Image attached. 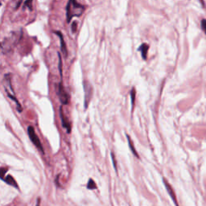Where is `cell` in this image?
<instances>
[{
    "instance_id": "1",
    "label": "cell",
    "mask_w": 206,
    "mask_h": 206,
    "mask_svg": "<svg viewBox=\"0 0 206 206\" xmlns=\"http://www.w3.org/2000/svg\"><path fill=\"white\" fill-rule=\"evenodd\" d=\"M85 11V7L80 4L76 0H69L66 7V18L68 23L71 21L73 17L81 16Z\"/></svg>"
},
{
    "instance_id": "2",
    "label": "cell",
    "mask_w": 206,
    "mask_h": 206,
    "mask_svg": "<svg viewBox=\"0 0 206 206\" xmlns=\"http://www.w3.org/2000/svg\"><path fill=\"white\" fill-rule=\"evenodd\" d=\"M27 132H28V136L29 138H30V139H31V141L33 143L34 145H35L37 148L40 150V151L42 153H43L44 151H43V146H42V144H41V142L40 140V139H39L38 135L36 134V131H35L34 127H32V126H29L28 128H27Z\"/></svg>"
},
{
    "instance_id": "3",
    "label": "cell",
    "mask_w": 206,
    "mask_h": 206,
    "mask_svg": "<svg viewBox=\"0 0 206 206\" xmlns=\"http://www.w3.org/2000/svg\"><path fill=\"white\" fill-rule=\"evenodd\" d=\"M57 95L58 97H59V98H60V102L62 103L63 105H67L68 103H69V97L68 94L65 90V88L63 86L62 82H60V84H59V85H58Z\"/></svg>"
},
{
    "instance_id": "4",
    "label": "cell",
    "mask_w": 206,
    "mask_h": 206,
    "mask_svg": "<svg viewBox=\"0 0 206 206\" xmlns=\"http://www.w3.org/2000/svg\"><path fill=\"white\" fill-rule=\"evenodd\" d=\"M163 183H164V185H165L166 189H167V191H168V194L171 196V198L172 199L173 202L175 203V205L178 206L177 201H176V198H175V192H174V191H173V188H172V186H171V185L168 184V182L165 180V179H163Z\"/></svg>"
},
{
    "instance_id": "5",
    "label": "cell",
    "mask_w": 206,
    "mask_h": 206,
    "mask_svg": "<svg viewBox=\"0 0 206 206\" xmlns=\"http://www.w3.org/2000/svg\"><path fill=\"white\" fill-rule=\"evenodd\" d=\"M60 118H61V122H62L63 127L67 130L68 133H70V131H71V126H70L69 122L68 121L66 117H65V114H64V113H63L62 107L60 108Z\"/></svg>"
},
{
    "instance_id": "6",
    "label": "cell",
    "mask_w": 206,
    "mask_h": 206,
    "mask_svg": "<svg viewBox=\"0 0 206 206\" xmlns=\"http://www.w3.org/2000/svg\"><path fill=\"white\" fill-rule=\"evenodd\" d=\"M55 33L56 34V35L59 36V38H60V44H61V45H60V48H61L62 53H64V55H65V56H67V48H66V45H65V40H64V38H63L62 34L60 33V31H55Z\"/></svg>"
},
{
    "instance_id": "7",
    "label": "cell",
    "mask_w": 206,
    "mask_h": 206,
    "mask_svg": "<svg viewBox=\"0 0 206 206\" xmlns=\"http://www.w3.org/2000/svg\"><path fill=\"white\" fill-rule=\"evenodd\" d=\"M5 182L8 184L9 185H11V186H14L15 188H18V185H17L16 181L14 180V179L12 177L11 175H7V176H5L4 180Z\"/></svg>"
},
{
    "instance_id": "8",
    "label": "cell",
    "mask_w": 206,
    "mask_h": 206,
    "mask_svg": "<svg viewBox=\"0 0 206 206\" xmlns=\"http://www.w3.org/2000/svg\"><path fill=\"white\" fill-rule=\"evenodd\" d=\"M139 51H142V56L144 60L146 59V54H147V51H148V45L146 43H143L142 46L139 48Z\"/></svg>"
},
{
    "instance_id": "9",
    "label": "cell",
    "mask_w": 206,
    "mask_h": 206,
    "mask_svg": "<svg viewBox=\"0 0 206 206\" xmlns=\"http://www.w3.org/2000/svg\"><path fill=\"white\" fill-rule=\"evenodd\" d=\"M127 139H128V143H129V146H130V148L131 149V151H132V152L134 153V155L136 157H139V156H138V154L136 153V151H135V149H134V146H133V143L131 142V140H130V137L127 135Z\"/></svg>"
},
{
    "instance_id": "10",
    "label": "cell",
    "mask_w": 206,
    "mask_h": 206,
    "mask_svg": "<svg viewBox=\"0 0 206 206\" xmlns=\"http://www.w3.org/2000/svg\"><path fill=\"white\" fill-rule=\"evenodd\" d=\"M87 188H88L89 189H95V188H97L96 184H95V182H94L92 179H90V180H89L88 185H87Z\"/></svg>"
},
{
    "instance_id": "11",
    "label": "cell",
    "mask_w": 206,
    "mask_h": 206,
    "mask_svg": "<svg viewBox=\"0 0 206 206\" xmlns=\"http://www.w3.org/2000/svg\"><path fill=\"white\" fill-rule=\"evenodd\" d=\"M7 172V168H0V179L2 180H4L5 174Z\"/></svg>"
},
{
    "instance_id": "12",
    "label": "cell",
    "mask_w": 206,
    "mask_h": 206,
    "mask_svg": "<svg viewBox=\"0 0 206 206\" xmlns=\"http://www.w3.org/2000/svg\"><path fill=\"white\" fill-rule=\"evenodd\" d=\"M58 56H59V70H60V77H62V60H61V56L58 53Z\"/></svg>"
},
{
    "instance_id": "13",
    "label": "cell",
    "mask_w": 206,
    "mask_h": 206,
    "mask_svg": "<svg viewBox=\"0 0 206 206\" xmlns=\"http://www.w3.org/2000/svg\"><path fill=\"white\" fill-rule=\"evenodd\" d=\"M201 28L206 34V19H202L201 21Z\"/></svg>"
},
{
    "instance_id": "14",
    "label": "cell",
    "mask_w": 206,
    "mask_h": 206,
    "mask_svg": "<svg viewBox=\"0 0 206 206\" xmlns=\"http://www.w3.org/2000/svg\"><path fill=\"white\" fill-rule=\"evenodd\" d=\"M31 2H32V0H27L26 2H25V6L26 7H27L30 10H31Z\"/></svg>"
},
{
    "instance_id": "15",
    "label": "cell",
    "mask_w": 206,
    "mask_h": 206,
    "mask_svg": "<svg viewBox=\"0 0 206 206\" xmlns=\"http://www.w3.org/2000/svg\"><path fill=\"white\" fill-rule=\"evenodd\" d=\"M134 96H135V91H134V89H133L131 90V101H132V105H134Z\"/></svg>"
},
{
    "instance_id": "16",
    "label": "cell",
    "mask_w": 206,
    "mask_h": 206,
    "mask_svg": "<svg viewBox=\"0 0 206 206\" xmlns=\"http://www.w3.org/2000/svg\"><path fill=\"white\" fill-rule=\"evenodd\" d=\"M72 30L73 32H75L76 30H77V22H73V24H72Z\"/></svg>"
},
{
    "instance_id": "17",
    "label": "cell",
    "mask_w": 206,
    "mask_h": 206,
    "mask_svg": "<svg viewBox=\"0 0 206 206\" xmlns=\"http://www.w3.org/2000/svg\"><path fill=\"white\" fill-rule=\"evenodd\" d=\"M111 156H112V160L114 161V168L116 169V162H115V159H114V153L111 154Z\"/></svg>"
},
{
    "instance_id": "18",
    "label": "cell",
    "mask_w": 206,
    "mask_h": 206,
    "mask_svg": "<svg viewBox=\"0 0 206 206\" xmlns=\"http://www.w3.org/2000/svg\"><path fill=\"white\" fill-rule=\"evenodd\" d=\"M36 206H40V199L37 200V204H36Z\"/></svg>"
},
{
    "instance_id": "19",
    "label": "cell",
    "mask_w": 206,
    "mask_h": 206,
    "mask_svg": "<svg viewBox=\"0 0 206 206\" xmlns=\"http://www.w3.org/2000/svg\"><path fill=\"white\" fill-rule=\"evenodd\" d=\"M1 5H2V3H1V2H0V7H1Z\"/></svg>"
}]
</instances>
